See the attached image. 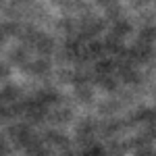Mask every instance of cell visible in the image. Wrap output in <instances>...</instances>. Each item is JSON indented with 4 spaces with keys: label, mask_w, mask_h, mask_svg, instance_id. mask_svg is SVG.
I'll return each mask as SVG.
<instances>
[]
</instances>
